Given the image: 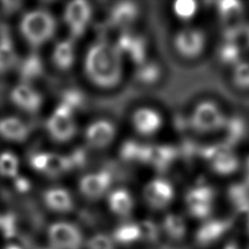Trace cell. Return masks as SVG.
<instances>
[{"label": "cell", "instance_id": "obj_18", "mask_svg": "<svg viewBox=\"0 0 249 249\" xmlns=\"http://www.w3.org/2000/svg\"><path fill=\"white\" fill-rule=\"evenodd\" d=\"M53 65L60 71L70 70L77 60V51L73 38L59 41L52 53Z\"/></svg>", "mask_w": 249, "mask_h": 249}, {"label": "cell", "instance_id": "obj_7", "mask_svg": "<svg viewBox=\"0 0 249 249\" xmlns=\"http://www.w3.org/2000/svg\"><path fill=\"white\" fill-rule=\"evenodd\" d=\"M118 136L116 124L107 117H98L87 124L83 130L86 147L92 151H104L110 148Z\"/></svg>", "mask_w": 249, "mask_h": 249}, {"label": "cell", "instance_id": "obj_10", "mask_svg": "<svg viewBox=\"0 0 249 249\" xmlns=\"http://www.w3.org/2000/svg\"><path fill=\"white\" fill-rule=\"evenodd\" d=\"M79 194L87 200L96 201L106 197L113 188V179L109 171L104 169L89 171L78 180Z\"/></svg>", "mask_w": 249, "mask_h": 249}, {"label": "cell", "instance_id": "obj_30", "mask_svg": "<svg viewBox=\"0 0 249 249\" xmlns=\"http://www.w3.org/2000/svg\"><path fill=\"white\" fill-rule=\"evenodd\" d=\"M87 247L88 249H115V241L106 234L97 233L87 241Z\"/></svg>", "mask_w": 249, "mask_h": 249}, {"label": "cell", "instance_id": "obj_23", "mask_svg": "<svg viewBox=\"0 0 249 249\" xmlns=\"http://www.w3.org/2000/svg\"><path fill=\"white\" fill-rule=\"evenodd\" d=\"M161 227L165 234L174 240L182 239L187 231L185 220L180 215L174 213H169L164 216Z\"/></svg>", "mask_w": 249, "mask_h": 249}, {"label": "cell", "instance_id": "obj_25", "mask_svg": "<svg viewBox=\"0 0 249 249\" xmlns=\"http://www.w3.org/2000/svg\"><path fill=\"white\" fill-rule=\"evenodd\" d=\"M113 240L123 244H128L140 239L139 225L135 223H125L119 226L113 233Z\"/></svg>", "mask_w": 249, "mask_h": 249}, {"label": "cell", "instance_id": "obj_32", "mask_svg": "<svg viewBox=\"0 0 249 249\" xmlns=\"http://www.w3.org/2000/svg\"><path fill=\"white\" fill-rule=\"evenodd\" d=\"M236 218L241 230L249 234V206L236 210Z\"/></svg>", "mask_w": 249, "mask_h": 249}, {"label": "cell", "instance_id": "obj_20", "mask_svg": "<svg viewBox=\"0 0 249 249\" xmlns=\"http://www.w3.org/2000/svg\"><path fill=\"white\" fill-rule=\"evenodd\" d=\"M29 134L27 125L18 118L7 117L0 120V136L12 142L24 141Z\"/></svg>", "mask_w": 249, "mask_h": 249}, {"label": "cell", "instance_id": "obj_26", "mask_svg": "<svg viewBox=\"0 0 249 249\" xmlns=\"http://www.w3.org/2000/svg\"><path fill=\"white\" fill-rule=\"evenodd\" d=\"M17 63V54L9 41H0V75L9 72Z\"/></svg>", "mask_w": 249, "mask_h": 249}, {"label": "cell", "instance_id": "obj_16", "mask_svg": "<svg viewBox=\"0 0 249 249\" xmlns=\"http://www.w3.org/2000/svg\"><path fill=\"white\" fill-rule=\"evenodd\" d=\"M43 200L49 210L60 214L72 211L75 205L73 196L63 187L47 189L43 194Z\"/></svg>", "mask_w": 249, "mask_h": 249}, {"label": "cell", "instance_id": "obj_13", "mask_svg": "<svg viewBox=\"0 0 249 249\" xmlns=\"http://www.w3.org/2000/svg\"><path fill=\"white\" fill-rule=\"evenodd\" d=\"M205 160L209 169L218 176H230L239 167V160L229 145L209 150Z\"/></svg>", "mask_w": 249, "mask_h": 249}, {"label": "cell", "instance_id": "obj_14", "mask_svg": "<svg viewBox=\"0 0 249 249\" xmlns=\"http://www.w3.org/2000/svg\"><path fill=\"white\" fill-rule=\"evenodd\" d=\"M31 165L39 172L50 176H58L70 167V160L62 155L41 152L31 159Z\"/></svg>", "mask_w": 249, "mask_h": 249}, {"label": "cell", "instance_id": "obj_22", "mask_svg": "<svg viewBox=\"0 0 249 249\" xmlns=\"http://www.w3.org/2000/svg\"><path fill=\"white\" fill-rule=\"evenodd\" d=\"M199 11L198 3L191 0H181L172 3L171 14L182 25L191 24Z\"/></svg>", "mask_w": 249, "mask_h": 249}, {"label": "cell", "instance_id": "obj_6", "mask_svg": "<svg viewBox=\"0 0 249 249\" xmlns=\"http://www.w3.org/2000/svg\"><path fill=\"white\" fill-rule=\"evenodd\" d=\"M46 129L50 138L56 143L71 141L78 132L75 110L64 102L60 103L47 120Z\"/></svg>", "mask_w": 249, "mask_h": 249}, {"label": "cell", "instance_id": "obj_9", "mask_svg": "<svg viewBox=\"0 0 249 249\" xmlns=\"http://www.w3.org/2000/svg\"><path fill=\"white\" fill-rule=\"evenodd\" d=\"M175 196L173 183L163 176L150 178L142 189L143 200L153 210L166 209L173 202Z\"/></svg>", "mask_w": 249, "mask_h": 249}, {"label": "cell", "instance_id": "obj_8", "mask_svg": "<svg viewBox=\"0 0 249 249\" xmlns=\"http://www.w3.org/2000/svg\"><path fill=\"white\" fill-rule=\"evenodd\" d=\"M216 192L206 183L191 186L185 194V206L189 214L196 219L208 218L214 208Z\"/></svg>", "mask_w": 249, "mask_h": 249}, {"label": "cell", "instance_id": "obj_15", "mask_svg": "<svg viewBox=\"0 0 249 249\" xmlns=\"http://www.w3.org/2000/svg\"><path fill=\"white\" fill-rule=\"evenodd\" d=\"M105 198L109 210L120 218L128 217L134 209L133 195L124 187H113Z\"/></svg>", "mask_w": 249, "mask_h": 249}, {"label": "cell", "instance_id": "obj_21", "mask_svg": "<svg viewBox=\"0 0 249 249\" xmlns=\"http://www.w3.org/2000/svg\"><path fill=\"white\" fill-rule=\"evenodd\" d=\"M137 66L135 78L143 86H154L161 77V68L155 60L147 59Z\"/></svg>", "mask_w": 249, "mask_h": 249}, {"label": "cell", "instance_id": "obj_11", "mask_svg": "<svg viewBox=\"0 0 249 249\" xmlns=\"http://www.w3.org/2000/svg\"><path fill=\"white\" fill-rule=\"evenodd\" d=\"M92 15V7L88 1L74 0L66 4L63 10V19L71 38L82 36L87 31Z\"/></svg>", "mask_w": 249, "mask_h": 249}, {"label": "cell", "instance_id": "obj_29", "mask_svg": "<svg viewBox=\"0 0 249 249\" xmlns=\"http://www.w3.org/2000/svg\"><path fill=\"white\" fill-rule=\"evenodd\" d=\"M232 82L241 89H249V62L239 61L234 65Z\"/></svg>", "mask_w": 249, "mask_h": 249}, {"label": "cell", "instance_id": "obj_12", "mask_svg": "<svg viewBox=\"0 0 249 249\" xmlns=\"http://www.w3.org/2000/svg\"><path fill=\"white\" fill-rule=\"evenodd\" d=\"M48 238L54 249H81L85 241L79 227L67 221L52 224L48 230Z\"/></svg>", "mask_w": 249, "mask_h": 249}, {"label": "cell", "instance_id": "obj_2", "mask_svg": "<svg viewBox=\"0 0 249 249\" xmlns=\"http://www.w3.org/2000/svg\"><path fill=\"white\" fill-rule=\"evenodd\" d=\"M169 50L182 62L192 63L201 59L209 47L207 32L196 25H180L170 34Z\"/></svg>", "mask_w": 249, "mask_h": 249}, {"label": "cell", "instance_id": "obj_24", "mask_svg": "<svg viewBox=\"0 0 249 249\" xmlns=\"http://www.w3.org/2000/svg\"><path fill=\"white\" fill-rule=\"evenodd\" d=\"M138 15V9L133 3L123 2L115 6L111 11L112 21L121 26H127Z\"/></svg>", "mask_w": 249, "mask_h": 249}, {"label": "cell", "instance_id": "obj_27", "mask_svg": "<svg viewBox=\"0 0 249 249\" xmlns=\"http://www.w3.org/2000/svg\"><path fill=\"white\" fill-rule=\"evenodd\" d=\"M19 168L18 157L12 152H4L0 155V175L7 178L15 177Z\"/></svg>", "mask_w": 249, "mask_h": 249}, {"label": "cell", "instance_id": "obj_5", "mask_svg": "<svg viewBox=\"0 0 249 249\" xmlns=\"http://www.w3.org/2000/svg\"><path fill=\"white\" fill-rule=\"evenodd\" d=\"M128 124L135 135L143 139H151L163 129L165 118L159 108L142 104L131 110Z\"/></svg>", "mask_w": 249, "mask_h": 249}, {"label": "cell", "instance_id": "obj_1", "mask_svg": "<svg viewBox=\"0 0 249 249\" xmlns=\"http://www.w3.org/2000/svg\"><path fill=\"white\" fill-rule=\"evenodd\" d=\"M124 57L115 42L97 39L86 49L81 67L88 83L98 90L111 91L124 78Z\"/></svg>", "mask_w": 249, "mask_h": 249}, {"label": "cell", "instance_id": "obj_33", "mask_svg": "<svg viewBox=\"0 0 249 249\" xmlns=\"http://www.w3.org/2000/svg\"><path fill=\"white\" fill-rule=\"evenodd\" d=\"M223 249H238V248L236 247L235 244H233V243H229V244H227Z\"/></svg>", "mask_w": 249, "mask_h": 249}, {"label": "cell", "instance_id": "obj_4", "mask_svg": "<svg viewBox=\"0 0 249 249\" xmlns=\"http://www.w3.org/2000/svg\"><path fill=\"white\" fill-rule=\"evenodd\" d=\"M19 29L22 37L30 46L41 47L54 36L56 20L49 11L35 9L22 17Z\"/></svg>", "mask_w": 249, "mask_h": 249}, {"label": "cell", "instance_id": "obj_3", "mask_svg": "<svg viewBox=\"0 0 249 249\" xmlns=\"http://www.w3.org/2000/svg\"><path fill=\"white\" fill-rule=\"evenodd\" d=\"M229 121L222 104L212 98L197 100L189 110L187 125L199 136H211L223 133Z\"/></svg>", "mask_w": 249, "mask_h": 249}, {"label": "cell", "instance_id": "obj_19", "mask_svg": "<svg viewBox=\"0 0 249 249\" xmlns=\"http://www.w3.org/2000/svg\"><path fill=\"white\" fill-rule=\"evenodd\" d=\"M231 223L226 220H210L204 223L196 231V238L200 245H209L217 241L229 229Z\"/></svg>", "mask_w": 249, "mask_h": 249}, {"label": "cell", "instance_id": "obj_17", "mask_svg": "<svg viewBox=\"0 0 249 249\" xmlns=\"http://www.w3.org/2000/svg\"><path fill=\"white\" fill-rule=\"evenodd\" d=\"M11 99L18 108L27 113H36L42 105L41 94L26 84L16 86L11 92Z\"/></svg>", "mask_w": 249, "mask_h": 249}, {"label": "cell", "instance_id": "obj_28", "mask_svg": "<svg viewBox=\"0 0 249 249\" xmlns=\"http://www.w3.org/2000/svg\"><path fill=\"white\" fill-rule=\"evenodd\" d=\"M242 6L240 2L237 1H223L219 2L217 6V11L224 19L234 20L241 17Z\"/></svg>", "mask_w": 249, "mask_h": 249}, {"label": "cell", "instance_id": "obj_31", "mask_svg": "<svg viewBox=\"0 0 249 249\" xmlns=\"http://www.w3.org/2000/svg\"><path fill=\"white\" fill-rule=\"evenodd\" d=\"M140 230V239H144L147 241L155 240L159 235V229L157 225L150 221H144L138 223Z\"/></svg>", "mask_w": 249, "mask_h": 249}, {"label": "cell", "instance_id": "obj_34", "mask_svg": "<svg viewBox=\"0 0 249 249\" xmlns=\"http://www.w3.org/2000/svg\"><path fill=\"white\" fill-rule=\"evenodd\" d=\"M247 171H248V174H249V160L247 162Z\"/></svg>", "mask_w": 249, "mask_h": 249}]
</instances>
